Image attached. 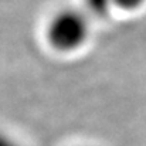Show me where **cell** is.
Here are the masks:
<instances>
[{
    "mask_svg": "<svg viewBox=\"0 0 146 146\" xmlns=\"http://www.w3.org/2000/svg\"><path fill=\"white\" fill-rule=\"evenodd\" d=\"M46 41L58 54H72L81 50L91 36V19L78 9L67 7L55 11L46 24Z\"/></svg>",
    "mask_w": 146,
    "mask_h": 146,
    "instance_id": "obj_1",
    "label": "cell"
},
{
    "mask_svg": "<svg viewBox=\"0 0 146 146\" xmlns=\"http://www.w3.org/2000/svg\"><path fill=\"white\" fill-rule=\"evenodd\" d=\"M115 10L125 11V13H133L141 10L146 4V0H112Z\"/></svg>",
    "mask_w": 146,
    "mask_h": 146,
    "instance_id": "obj_3",
    "label": "cell"
},
{
    "mask_svg": "<svg viewBox=\"0 0 146 146\" xmlns=\"http://www.w3.org/2000/svg\"><path fill=\"white\" fill-rule=\"evenodd\" d=\"M85 13L95 19H106L115 11V6L112 0H84Z\"/></svg>",
    "mask_w": 146,
    "mask_h": 146,
    "instance_id": "obj_2",
    "label": "cell"
},
{
    "mask_svg": "<svg viewBox=\"0 0 146 146\" xmlns=\"http://www.w3.org/2000/svg\"><path fill=\"white\" fill-rule=\"evenodd\" d=\"M0 146H27L24 145L21 141H19L17 138H14L13 135L0 131Z\"/></svg>",
    "mask_w": 146,
    "mask_h": 146,
    "instance_id": "obj_4",
    "label": "cell"
}]
</instances>
